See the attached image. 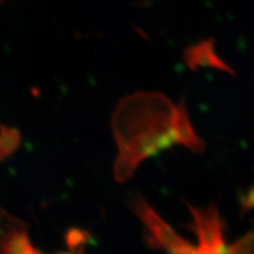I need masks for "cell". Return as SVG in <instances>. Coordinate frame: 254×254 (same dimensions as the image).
<instances>
[{
  "instance_id": "cell-1",
  "label": "cell",
  "mask_w": 254,
  "mask_h": 254,
  "mask_svg": "<svg viewBox=\"0 0 254 254\" xmlns=\"http://www.w3.org/2000/svg\"><path fill=\"white\" fill-rule=\"evenodd\" d=\"M113 127L119 147L114 174L119 182L126 180L146 158L174 144L193 151L204 146L190 126L185 105L176 106L154 92L126 97L117 107Z\"/></svg>"
},
{
  "instance_id": "cell-2",
  "label": "cell",
  "mask_w": 254,
  "mask_h": 254,
  "mask_svg": "<svg viewBox=\"0 0 254 254\" xmlns=\"http://www.w3.org/2000/svg\"><path fill=\"white\" fill-rule=\"evenodd\" d=\"M132 207L146 228V238L152 249L163 250L167 254H184L192 244L179 237L170 225L155 213L142 198H134Z\"/></svg>"
},
{
  "instance_id": "cell-3",
  "label": "cell",
  "mask_w": 254,
  "mask_h": 254,
  "mask_svg": "<svg viewBox=\"0 0 254 254\" xmlns=\"http://www.w3.org/2000/svg\"><path fill=\"white\" fill-rule=\"evenodd\" d=\"M36 251L27 234L26 225L1 211L0 254H32Z\"/></svg>"
},
{
  "instance_id": "cell-4",
  "label": "cell",
  "mask_w": 254,
  "mask_h": 254,
  "mask_svg": "<svg viewBox=\"0 0 254 254\" xmlns=\"http://www.w3.org/2000/svg\"><path fill=\"white\" fill-rule=\"evenodd\" d=\"M184 60L187 67L196 69L199 67H213L221 71L233 73L228 67L226 63H224L217 55V50L214 46V39H206L196 43L195 45L187 47L184 52Z\"/></svg>"
},
{
  "instance_id": "cell-5",
  "label": "cell",
  "mask_w": 254,
  "mask_h": 254,
  "mask_svg": "<svg viewBox=\"0 0 254 254\" xmlns=\"http://www.w3.org/2000/svg\"><path fill=\"white\" fill-rule=\"evenodd\" d=\"M20 145V134L17 129L1 126L0 128V161H4L17 151Z\"/></svg>"
},
{
  "instance_id": "cell-6",
  "label": "cell",
  "mask_w": 254,
  "mask_h": 254,
  "mask_svg": "<svg viewBox=\"0 0 254 254\" xmlns=\"http://www.w3.org/2000/svg\"><path fill=\"white\" fill-rule=\"evenodd\" d=\"M59 254H77L75 252H73V253H66V252H64V253H59Z\"/></svg>"
}]
</instances>
